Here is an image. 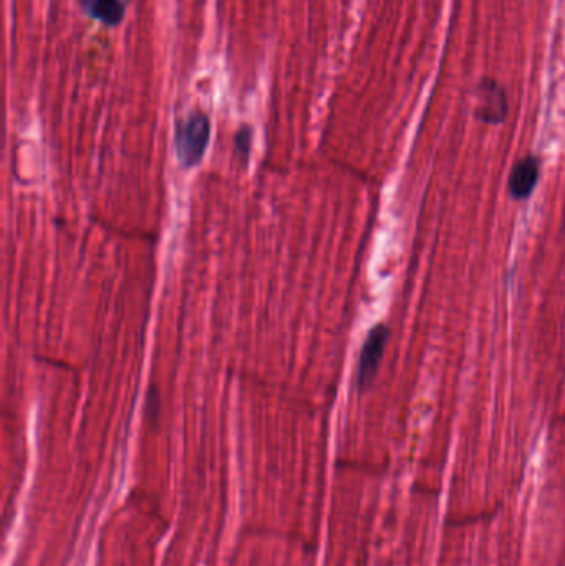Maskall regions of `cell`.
Here are the masks:
<instances>
[{"mask_svg": "<svg viewBox=\"0 0 565 566\" xmlns=\"http://www.w3.org/2000/svg\"><path fill=\"white\" fill-rule=\"evenodd\" d=\"M211 140V121L203 111H194L176 123L174 148L184 168H194L203 161Z\"/></svg>", "mask_w": 565, "mask_h": 566, "instance_id": "1", "label": "cell"}, {"mask_svg": "<svg viewBox=\"0 0 565 566\" xmlns=\"http://www.w3.org/2000/svg\"><path fill=\"white\" fill-rule=\"evenodd\" d=\"M390 330L387 325H377L368 333L367 340L363 343L362 355L358 361V389L365 391L370 388L373 379L377 376L378 368L385 355Z\"/></svg>", "mask_w": 565, "mask_h": 566, "instance_id": "2", "label": "cell"}, {"mask_svg": "<svg viewBox=\"0 0 565 566\" xmlns=\"http://www.w3.org/2000/svg\"><path fill=\"white\" fill-rule=\"evenodd\" d=\"M478 96L476 115L479 120L489 125H499L506 120L509 111L508 98L504 88L496 80L484 78L479 85Z\"/></svg>", "mask_w": 565, "mask_h": 566, "instance_id": "3", "label": "cell"}, {"mask_svg": "<svg viewBox=\"0 0 565 566\" xmlns=\"http://www.w3.org/2000/svg\"><path fill=\"white\" fill-rule=\"evenodd\" d=\"M539 174H541V161L536 156H526L519 159L514 168H512L511 176H509V192L517 201L527 199L531 196L537 183H539Z\"/></svg>", "mask_w": 565, "mask_h": 566, "instance_id": "4", "label": "cell"}, {"mask_svg": "<svg viewBox=\"0 0 565 566\" xmlns=\"http://www.w3.org/2000/svg\"><path fill=\"white\" fill-rule=\"evenodd\" d=\"M83 14L97 20L105 27L123 24L126 14V0H77Z\"/></svg>", "mask_w": 565, "mask_h": 566, "instance_id": "5", "label": "cell"}, {"mask_svg": "<svg viewBox=\"0 0 565 566\" xmlns=\"http://www.w3.org/2000/svg\"><path fill=\"white\" fill-rule=\"evenodd\" d=\"M252 131L249 126H242L241 130L237 131L236 135V149L237 153L241 154L242 158L246 159L249 156V149H251Z\"/></svg>", "mask_w": 565, "mask_h": 566, "instance_id": "6", "label": "cell"}]
</instances>
